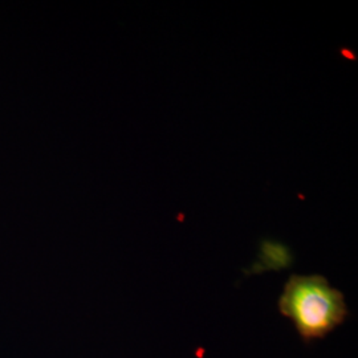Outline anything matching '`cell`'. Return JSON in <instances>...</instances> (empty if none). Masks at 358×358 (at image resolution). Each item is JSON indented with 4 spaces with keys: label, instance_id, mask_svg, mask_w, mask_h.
Here are the masks:
<instances>
[{
    "label": "cell",
    "instance_id": "6da1fadb",
    "mask_svg": "<svg viewBox=\"0 0 358 358\" xmlns=\"http://www.w3.org/2000/svg\"><path fill=\"white\" fill-rule=\"evenodd\" d=\"M278 307L294 322L306 344L325 338L349 316L344 294L321 275H292L284 285Z\"/></svg>",
    "mask_w": 358,
    "mask_h": 358
}]
</instances>
